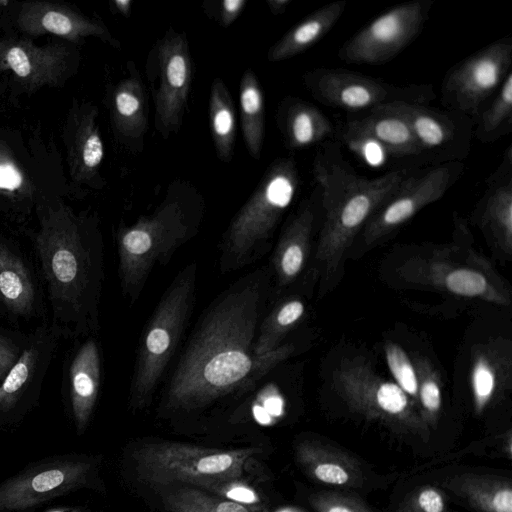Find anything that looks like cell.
I'll return each instance as SVG.
<instances>
[{
	"label": "cell",
	"instance_id": "obj_9",
	"mask_svg": "<svg viewBox=\"0 0 512 512\" xmlns=\"http://www.w3.org/2000/svg\"><path fill=\"white\" fill-rule=\"evenodd\" d=\"M512 67V38L499 39L454 65L441 86V101L450 111L475 121Z\"/></svg>",
	"mask_w": 512,
	"mask_h": 512
},
{
	"label": "cell",
	"instance_id": "obj_4",
	"mask_svg": "<svg viewBox=\"0 0 512 512\" xmlns=\"http://www.w3.org/2000/svg\"><path fill=\"white\" fill-rule=\"evenodd\" d=\"M298 185L295 162L277 160L229 226L223 243L224 268L238 267L261 255Z\"/></svg>",
	"mask_w": 512,
	"mask_h": 512
},
{
	"label": "cell",
	"instance_id": "obj_7",
	"mask_svg": "<svg viewBox=\"0 0 512 512\" xmlns=\"http://www.w3.org/2000/svg\"><path fill=\"white\" fill-rule=\"evenodd\" d=\"M333 384L348 406L367 418L408 431L426 432V421L415 403L396 383L377 375L362 358L342 361L333 372Z\"/></svg>",
	"mask_w": 512,
	"mask_h": 512
},
{
	"label": "cell",
	"instance_id": "obj_34",
	"mask_svg": "<svg viewBox=\"0 0 512 512\" xmlns=\"http://www.w3.org/2000/svg\"><path fill=\"white\" fill-rule=\"evenodd\" d=\"M384 350L387 365L396 384L411 398L418 399L417 375L409 356L394 342H387Z\"/></svg>",
	"mask_w": 512,
	"mask_h": 512
},
{
	"label": "cell",
	"instance_id": "obj_46",
	"mask_svg": "<svg viewBox=\"0 0 512 512\" xmlns=\"http://www.w3.org/2000/svg\"><path fill=\"white\" fill-rule=\"evenodd\" d=\"M44 512H91L85 507L76 505H58L46 509Z\"/></svg>",
	"mask_w": 512,
	"mask_h": 512
},
{
	"label": "cell",
	"instance_id": "obj_3",
	"mask_svg": "<svg viewBox=\"0 0 512 512\" xmlns=\"http://www.w3.org/2000/svg\"><path fill=\"white\" fill-rule=\"evenodd\" d=\"M257 447L207 448L174 442L147 443L133 454L141 482L152 486L185 483L206 489L217 483L241 479Z\"/></svg>",
	"mask_w": 512,
	"mask_h": 512
},
{
	"label": "cell",
	"instance_id": "obj_26",
	"mask_svg": "<svg viewBox=\"0 0 512 512\" xmlns=\"http://www.w3.org/2000/svg\"><path fill=\"white\" fill-rule=\"evenodd\" d=\"M209 116L218 158L228 162L233 154L236 119L232 98L221 79H216L211 87Z\"/></svg>",
	"mask_w": 512,
	"mask_h": 512
},
{
	"label": "cell",
	"instance_id": "obj_19",
	"mask_svg": "<svg viewBox=\"0 0 512 512\" xmlns=\"http://www.w3.org/2000/svg\"><path fill=\"white\" fill-rule=\"evenodd\" d=\"M70 398L74 424L78 435L88 427L100 384V359L94 341L85 342L70 367Z\"/></svg>",
	"mask_w": 512,
	"mask_h": 512
},
{
	"label": "cell",
	"instance_id": "obj_37",
	"mask_svg": "<svg viewBox=\"0 0 512 512\" xmlns=\"http://www.w3.org/2000/svg\"><path fill=\"white\" fill-rule=\"evenodd\" d=\"M399 512H445L444 498L436 488L425 486L413 492Z\"/></svg>",
	"mask_w": 512,
	"mask_h": 512
},
{
	"label": "cell",
	"instance_id": "obj_30",
	"mask_svg": "<svg viewBox=\"0 0 512 512\" xmlns=\"http://www.w3.org/2000/svg\"><path fill=\"white\" fill-rule=\"evenodd\" d=\"M163 504L169 512H258L193 486L167 493L163 498Z\"/></svg>",
	"mask_w": 512,
	"mask_h": 512
},
{
	"label": "cell",
	"instance_id": "obj_1",
	"mask_svg": "<svg viewBox=\"0 0 512 512\" xmlns=\"http://www.w3.org/2000/svg\"><path fill=\"white\" fill-rule=\"evenodd\" d=\"M266 278L264 271L250 275L205 317L171 378L166 394L169 407H204L244 388V380H250L261 364L253 341Z\"/></svg>",
	"mask_w": 512,
	"mask_h": 512
},
{
	"label": "cell",
	"instance_id": "obj_18",
	"mask_svg": "<svg viewBox=\"0 0 512 512\" xmlns=\"http://www.w3.org/2000/svg\"><path fill=\"white\" fill-rule=\"evenodd\" d=\"M510 354L509 348L496 343L474 348L470 379L477 413L482 412L510 384Z\"/></svg>",
	"mask_w": 512,
	"mask_h": 512
},
{
	"label": "cell",
	"instance_id": "obj_2",
	"mask_svg": "<svg viewBox=\"0 0 512 512\" xmlns=\"http://www.w3.org/2000/svg\"><path fill=\"white\" fill-rule=\"evenodd\" d=\"M313 174L322 189L325 210L315 261L328 282L337 274L356 234L408 175L405 169L371 179L359 175L335 143L317 151Z\"/></svg>",
	"mask_w": 512,
	"mask_h": 512
},
{
	"label": "cell",
	"instance_id": "obj_39",
	"mask_svg": "<svg viewBox=\"0 0 512 512\" xmlns=\"http://www.w3.org/2000/svg\"><path fill=\"white\" fill-rule=\"evenodd\" d=\"M82 155L86 167L95 168L100 164L103 158V144L96 133L86 139Z\"/></svg>",
	"mask_w": 512,
	"mask_h": 512
},
{
	"label": "cell",
	"instance_id": "obj_28",
	"mask_svg": "<svg viewBox=\"0 0 512 512\" xmlns=\"http://www.w3.org/2000/svg\"><path fill=\"white\" fill-rule=\"evenodd\" d=\"M512 131V71L477 118L473 136L482 143H492Z\"/></svg>",
	"mask_w": 512,
	"mask_h": 512
},
{
	"label": "cell",
	"instance_id": "obj_47",
	"mask_svg": "<svg viewBox=\"0 0 512 512\" xmlns=\"http://www.w3.org/2000/svg\"><path fill=\"white\" fill-rule=\"evenodd\" d=\"M115 5L117 9L124 15L130 13L131 10V1L129 0H116Z\"/></svg>",
	"mask_w": 512,
	"mask_h": 512
},
{
	"label": "cell",
	"instance_id": "obj_32",
	"mask_svg": "<svg viewBox=\"0 0 512 512\" xmlns=\"http://www.w3.org/2000/svg\"><path fill=\"white\" fill-rule=\"evenodd\" d=\"M34 348L26 349L9 370L0 385V412L8 413L16 407L36 363Z\"/></svg>",
	"mask_w": 512,
	"mask_h": 512
},
{
	"label": "cell",
	"instance_id": "obj_40",
	"mask_svg": "<svg viewBox=\"0 0 512 512\" xmlns=\"http://www.w3.org/2000/svg\"><path fill=\"white\" fill-rule=\"evenodd\" d=\"M43 27L58 35L68 34L72 31V22L62 13L50 11L46 13L42 19Z\"/></svg>",
	"mask_w": 512,
	"mask_h": 512
},
{
	"label": "cell",
	"instance_id": "obj_13",
	"mask_svg": "<svg viewBox=\"0 0 512 512\" xmlns=\"http://www.w3.org/2000/svg\"><path fill=\"white\" fill-rule=\"evenodd\" d=\"M463 169L461 161H446L421 174L407 176L364 226L365 243L371 245L379 241L439 200Z\"/></svg>",
	"mask_w": 512,
	"mask_h": 512
},
{
	"label": "cell",
	"instance_id": "obj_12",
	"mask_svg": "<svg viewBox=\"0 0 512 512\" xmlns=\"http://www.w3.org/2000/svg\"><path fill=\"white\" fill-rule=\"evenodd\" d=\"M37 247L54 308L64 306L79 312L91 284L88 250L74 231L64 228L45 229Z\"/></svg>",
	"mask_w": 512,
	"mask_h": 512
},
{
	"label": "cell",
	"instance_id": "obj_25",
	"mask_svg": "<svg viewBox=\"0 0 512 512\" xmlns=\"http://www.w3.org/2000/svg\"><path fill=\"white\" fill-rule=\"evenodd\" d=\"M0 301L16 313L25 314L32 308L34 289L22 261L0 245Z\"/></svg>",
	"mask_w": 512,
	"mask_h": 512
},
{
	"label": "cell",
	"instance_id": "obj_45",
	"mask_svg": "<svg viewBox=\"0 0 512 512\" xmlns=\"http://www.w3.org/2000/svg\"><path fill=\"white\" fill-rule=\"evenodd\" d=\"M291 0H268L267 4L269 9L274 15L283 14L288 6L290 5Z\"/></svg>",
	"mask_w": 512,
	"mask_h": 512
},
{
	"label": "cell",
	"instance_id": "obj_23",
	"mask_svg": "<svg viewBox=\"0 0 512 512\" xmlns=\"http://www.w3.org/2000/svg\"><path fill=\"white\" fill-rule=\"evenodd\" d=\"M314 221L309 206L302 207L287 226L279 242L276 268L282 284L298 275L309 248Z\"/></svg>",
	"mask_w": 512,
	"mask_h": 512
},
{
	"label": "cell",
	"instance_id": "obj_29",
	"mask_svg": "<svg viewBox=\"0 0 512 512\" xmlns=\"http://www.w3.org/2000/svg\"><path fill=\"white\" fill-rule=\"evenodd\" d=\"M114 106L123 133L128 138L142 137L147 128L146 99L137 75H131L118 86Z\"/></svg>",
	"mask_w": 512,
	"mask_h": 512
},
{
	"label": "cell",
	"instance_id": "obj_24",
	"mask_svg": "<svg viewBox=\"0 0 512 512\" xmlns=\"http://www.w3.org/2000/svg\"><path fill=\"white\" fill-rule=\"evenodd\" d=\"M284 128L287 143L292 148L314 145L334 130L330 120L318 108L302 100L289 104Z\"/></svg>",
	"mask_w": 512,
	"mask_h": 512
},
{
	"label": "cell",
	"instance_id": "obj_35",
	"mask_svg": "<svg viewBox=\"0 0 512 512\" xmlns=\"http://www.w3.org/2000/svg\"><path fill=\"white\" fill-rule=\"evenodd\" d=\"M203 490L248 506L258 512H266L258 493L252 487L245 484L242 479L217 483Z\"/></svg>",
	"mask_w": 512,
	"mask_h": 512
},
{
	"label": "cell",
	"instance_id": "obj_43",
	"mask_svg": "<svg viewBox=\"0 0 512 512\" xmlns=\"http://www.w3.org/2000/svg\"><path fill=\"white\" fill-rule=\"evenodd\" d=\"M22 178L19 172L11 165H0V188L15 190L20 187Z\"/></svg>",
	"mask_w": 512,
	"mask_h": 512
},
{
	"label": "cell",
	"instance_id": "obj_42",
	"mask_svg": "<svg viewBox=\"0 0 512 512\" xmlns=\"http://www.w3.org/2000/svg\"><path fill=\"white\" fill-rule=\"evenodd\" d=\"M246 5V0H224L221 9V23L224 26L231 25Z\"/></svg>",
	"mask_w": 512,
	"mask_h": 512
},
{
	"label": "cell",
	"instance_id": "obj_17",
	"mask_svg": "<svg viewBox=\"0 0 512 512\" xmlns=\"http://www.w3.org/2000/svg\"><path fill=\"white\" fill-rule=\"evenodd\" d=\"M343 138L350 144L371 142L397 157L423 154L409 125L400 117L378 109L360 118L349 120Z\"/></svg>",
	"mask_w": 512,
	"mask_h": 512
},
{
	"label": "cell",
	"instance_id": "obj_20",
	"mask_svg": "<svg viewBox=\"0 0 512 512\" xmlns=\"http://www.w3.org/2000/svg\"><path fill=\"white\" fill-rule=\"evenodd\" d=\"M346 5V0L334 1L309 14L271 47L268 59L285 60L311 48L335 26Z\"/></svg>",
	"mask_w": 512,
	"mask_h": 512
},
{
	"label": "cell",
	"instance_id": "obj_31",
	"mask_svg": "<svg viewBox=\"0 0 512 512\" xmlns=\"http://www.w3.org/2000/svg\"><path fill=\"white\" fill-rule=\"evenodd\" d=\"M434 281L447 291L465 297H481L499 304L508 303V299L490 284L479 270L470 267L442 268L441 273L434 272Z\"/></svg>",
	"mask_w": 512,
	"mask_h": 512
},
{
	"label": "cell",
	"instance_id": "obj_5",
	"mask_svg": "<svg viewBox=\"0 0 512 512\" xmlns=\"http://www.w3.org/2000/svg\"><path fill=\"white\" fill-rule=\"evenodd\" d=\"M95 458L67 453L27 465L0 482V512H35L53 500L94 485Z\"/></svg>",
	"mask_w": 512,
	"mask_h": 512
},
{
	"label": "cell",
	"instance_id": "obj_14",
	"mask_svg": "<svg viewBox=\"0 0 512 512\" xmlns=\"http://www.w3.org/2000/svg\"><path fill=\"white\" fill-rule=\"evenodd\" d=\"M376 109L402 118L423 153L431 152L448 161H459L470 150L475 121L463 114L408 102L391 103Z\"/></svg>",
	"mask_w": 512,
	"mask_h": 512
},
{
	"label": "cell",
	"instance_id": "obj_21",
	"mask_svg": "<svg viewBox=\"0 0 512 512\" xmlns=\"http://www.w3.org/2000/svg\"><path fill=\"white\" fill-rule=\"evenodd\" d=\"M295 455L305 472L321 483L350 486L360 479L359 468L352 458L320 442H300Z\"/></svg>",
	"mask_w": 512,
	"mask_h": 512
},
{
	"label": "cell",
	"instance_id": "obj_27",
	"mask_svg": "<svg viewBox=\"0 0 512 512\" xmlns=\"http://www.w3.org/2000/svg\"><path fill=\"white\" fill-rule=\"evenodd\" d=\"M239 100L243 138L250 154L258 158L264 138V103L261 88L251 70L242 76Z\"/></svg>",
	"mask_w": 512,
	"mask_h": 512
},
{
	"label": "cell",
	"instance_id": "obj_41",
	"mask_svg": "<svg viewBox=\"0 0 512 512\" xmlns=\"http://www.w3.org/2000/svg\"><path fill=\"white\" fill-rule=\"evenodd\" d=\"M7 61L12 70L20 77H26L31 72L30 61L26 53L19 47H13L7 54Z\"/></svg>",
	"mask_w": 512,
	"mask_h": 512
},
{
	"label": "cell",
	"instance_id": "obj_10",
	"mask_svg": "<svg viewBox=\"0 0 512 512\" xmlns=\"http://www.w3.org/2000/svg\"><path fill=\"white\" fill-rule=\"evenodd\" d=\"M187 233L188 226L176 203L161 207L124 230L119 240L120 268L123 285L131 297L140 291L152 266L166 260Z\"/></svg>",
	"mask_w": 512,
	"mask_h": 512
},
{
	"label": "cell",
	"instance_id": "obj_11",
	"mask_svg": "<svg viewBox=\"0 0 512 512\" xmlns=\"http://www.w3.org/2000/svg\"><path fill=\"white\" fill-rule=\"evenodd\" d=\"M432 5V0H413L392 7L351 36L339 49V58L368 65L389 62L421 33Z\"/></svg>",
	"mask_w": 512,
	"mask_h": 512
},
{
	"label": "cell",
	"instance_id": "obj_36",
	"mask_svg": "<svg viewBox=\"0 0 512 512\" xmlns=\"http://www.w3.org/2000/svg\"><path fill=\"white\" fill-rule=\"evenodd\" d=\"M309 500L316 512H373L358 498L339 492H318Z\"/></svg>",
	"mask_w": 512,
	"mask_h": 512
},
{
	"label": "cell",
	"instance_id": "obj_6",
	"mask_svg": "<svg viewBox=\"0 0 512 512\" xmlns=\"http://www.w3.org/2000/svg\"><path fill=\"white\" fill-rule=\"evenodd\" d=\"M195 268L187 267L170 286L157 307L140 347L132 381V396L139 406L148 402L189 317Z\"/></svg>",
	"mask_w": 512,
	"mask_h": 512
},
{
	"label": "cell",
	"instance_id": "obj_38",
	"mask_svg": "<svg viewBox=\"0 0 512 512\" xmlns=\"http://www.w3.org/2000/svg\"><path fill=\"white\" fill-rule=\"evenodd\" d=\"M303 312L304 305L301 301L292 300L287 302L277 311L273 328L277 326L278 329H281L292 325L302 316Z\"/></svg>",
	"mask_w": 512,
	"mask_h": 512
},
{
	"label": "cell",
	"instance_id": "obj_15",
	"mask_svg": "<svg viewBox=\"0 0 512 512\" xmlns=\"http://www.w3.org/2000/svg\"><path fill=\"white\" fill-rule=\"evenodd\" d=\"M155 124L162 135L179 130L187 106L192 66L184 35L169 33L157 48Z\"/></svg>",
	"mask_w": 512,
	"mask_h": 512
},
{
	"label": "cell",
	"instance_id": "obj_16",
	"mask_svg": "<svg viewBox=\"0 0 512 512\" xmlns=\"http://www.w3.org/2000/svg\"><path fill=\"white\" fill-rule=\"evenodd\" d=\"M476 208L479 226L504 254L512 251V147L508 146L497 170L489 177Z\"/></svg>",
	"mask_w": 512,
	"mask_h": 512
},
{
	"label": "cell",
	"instance_id": "obj_44",
	"mask_svg": "<svg viewBox=\"0 0 512 512\" xmlns=\"http://www.w3.org/2000/svg\"><path fill=\"white\" fill-rule=\"evenodd\" d=\"M16 361V352L13 347L0 338V380L5 378Z\"/></svg>",
	"mask_w": 512,
	"mask_h": 512
},
{
	"label": "cell",
	"instance_id": "obj_8",
	"mask_svg": "<svg viewBox=\"0 0 512 512\" xmlns=\"http://www.w3.org/2000/svg\"><path fill=\"white\" fill-rule=\"evenodd\" d=\"M304 84L324 105L354 112H369L396 102L428 104L434 98L430 85H395L342 68L308 71Z\"/></svg>",
	"mask_w": 512,
	"mask_h": 512
},
{
	"label": "cell",
	"instance_id": "obj_22",
	"mask_svg": "<svg viewBox=\"0 0 512 512\" xmlns=\"http://www.w3.org/2000/svg\"><path fill=\"white\" fill-rule=\"evenodd\" d=\"M449 487L482 512H512V488L507 479L463 474L452 479Z\"/></svg>",
	"mask_w": 512,
	"mask_h": 512
},
{
	"label": "cell",
	"instance_id": "obj_33",
	"mask_svg": "<svg viewBox=\"0 0 512 512\" xmlns=\"http://www.w3.org/2000/svg\"><path fill=\"white\" fill-rule=\"evenodd\" d=\"M418 382V399L422 407V415L426 419H434L441 408L440 376L428 359L414 356L412 361Z\"/></svg>",
	"mask_w": 512,
	"mask_h": 512
}]
</instances>
